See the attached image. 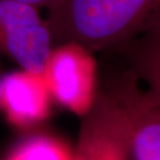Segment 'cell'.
Returning a JSON list of instances; mask_svg holds the SVG:
<instances>
[{"instance_id":"obj_3","label":"cell","mask_w":160,"mask_h":160,"mask_svg":"<svg viewBox=\"0 0 160 160\" xmlns=\"http://www.w3.org/2000/svg\"><path fill=\"white\" fill-rule=\"evenodd\" d=\"M54 46L39 8L18 0H0V56L20 68L40 72Z\"/></svg>"},{"instance_id":"obj_4","label":"cell","mask_w":160,"mask_h":160,"mask_svg":"<svg viewBox=\"0 0 160 160\" xmlns=\"http://www.w3.org/2000/svg\"><path fill=\"white\" fill-rule=\"evenodd\" d=\"M130 157L125 113L107 87L98 91L94 104L82 117L72 160H129Z\"/></svg>"},{"instance_id":"obj_5","label":"cell","mask_w":160,"mask_h":160,"mask_svg":"<svg viewBox=\"0 0 160 160\" xmlns=\"http://www.w3.org/2000/svg\"><path fill=\"white\" fill-rule=\"evenodd\" d=\"M123 108L133 160H160V102L127 68L108 85Z\"/></svg>"},{"instance_id":"obj_8","label":"cell","mask_w":160,"mask_h":160,"mask_svg":"<svg viewBox=\"0 0 160 160\" xmlns=\"http://www.w3.org/2000/svg\"><path fill=\"white\" fill-rule=\"evenodd\" d=\"M71 150L61 139L49 134H33L13 147L4 160H72Z\"/></svg>"},{"instance_id":"obj_6","label":"cell","mask_w":160,"mask_h":160,"mask_svg":"<svg viewBox=\"0 0 160 160\" xmlns=\"http://www.w3.org/2000/svg\"><path fill=\"white\" fill-rule=\"evenodd\" d=\"M52 101L42 73L19 68L2 74L0 111L16 128L31 129L46 121Z\"/></svg>"},{"instance_id":"obj_7","label":"cell","mask_w":160,"mask_h":160,"mask_svg":"<svg viewBox=\"0 0 160 160\" xmlns=\"http://www.w3.org/2000/svg\"><path fill=\"white\" fill-rule=\"evenodd\" d=\"M127 68L160 102V28L138 36L118 51Z\"/></svg>"},{"instance_id":"obj_9","label":"cell","mask_w":160,"mask_h":160,"mask_svg":"<svg viewBox=\"0 0 160 160\" xmlns=\"http://www.w3.org/2000/svg\"><path fill=\"white\" fill-rule=\"evenodd\" d=\"M18 1H21L23 3H26V4L32 5L34 8H50L51 5H53L57 0H18Z\"/></svg>"},{"instance_id":"obj_10","label":"cell","mask_w":160,"mask_h":160,"mask_svg":"<svg viewBox=\"0 0 160 160\" xmlns=\"http://www.w3.org/2000/svg\"><path fill=\"white\" fill-rule=\"evenodd\" d=\"M2 72H1V70H0V81H1V78H2Z\"/></svg>"},{"instance_id":"obj_1","label":"cell","mask_w":160,"mask_h":160,"mask_svg":"<svg viewBox=\"0 0 160 160\" xmlns=\"http://www.w3.org/2000/svg\"><path fill=\"white\" fill-rule=\"evenodd\" d=\"M47 9L54 45L74 42L93 53L118 52L160 28V0H57Z\"/></svg>"},{"instance_id":"obj_2","label":"cell","mask_w":160,"mask_h":160,"mask_svg":"<svg viewBox=\"0 0 160 160\" xmlns=\"http://www.w3.org/2000/svg\"><path fill=\"white\" fill-rule=\"evenodd\" d=\"M53 101L83 117L98 94V64L94 53L74 42L54 45L42 71Z\"/></svg>"}]
</instances>
